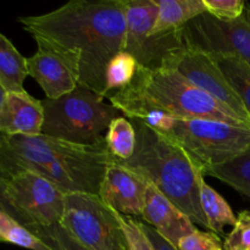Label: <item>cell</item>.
<instances>
[{
	"label": "cell",
	"mask_w": 250,
	"mask_h": 250,
	"mask_svg": "<svg viewBox=\"0 0 250 250\" xmlns=\"http://www.w3.org/2000/svg\"><path fill=\"white\" fill-rule=\"evenodd\" d=\"M17 21L34 39L80 54V84L106 98L105 70L125 49L126 0H72Z\"/></svg>",
	"instance_id": "1"
},
{
	"label": "cell",
	"mask_w": 250,
	"mask_h": 250,
	"mask_svg": "<svg viewBox=\"0 0 250 250\" xmlns=\"http://www.w3.org/2000/svg\"><path fill=\"white\" fill-rule=\"evenodd\" d=\"M115 159L105 137L83 146L45 134L4 136L0 142V177L31 171L67 194L99 195L105 172Z\"/></svg>",
	"instance_id": "2"
},
{
	"label": "cell",
	"mask_w": 250,
	"mask_h": 250,
	"mask_svg": "<svg viewBox=\"0 0 250 250\" xmlns=\"http://www.w3.org/2000/svg\"><path fill=\"white\" fill-rule=\"evenodd\" d=\"M129 121L136 129V149L128 160H117L153 183L195 225L208 229L199 198L203 171L170 137L138 119Z\"/></svg>",
	"instance_id": "3"
},
{
	"label": "cell",
	"mask_w": 250,
	"mask_h": 250,
	"mask_svg": "<svg viewBox=\"0 0 250 250\" xmlns=\"http://www.w3.org/2000/svg\"><path fill=\"white\" fill-rule=\"evenodd\" d=\"M107 98L122 114L129 109L149 107L166 112L176 120H210L249 127L241 117L195 87L175 68L148 70L139 66L132 84Z\"/></svg>",
	"instance_id": "4"
},
{
	"label": "cell",
	"mask_w": 250,
	"mask_h": 250,
	"mask_svg": "<svg viewBox=\"0 0 250 250\" xmlns=\"http://www.w3.org/2000/svg\"><path fill=\"white\" fill-rule=\"evenodd\" d=\"M44 124L42 134L76 144L89 146L102 138L103 131L120 111L102 95L78 84L58 99L42 100Z\"/></svg>",
	"instance_id": "5"
},
{
	"label": "cell",
	"mask_w": 250,
	"mask_h": 250,
	"mask_svg": "<svg viewBox=\"0 0 250 250\" xmlns=\"http://www.w3.org/2000/svg\"><path fill=\"white\" fill-rule=\"evenodd\" d=\"M66 197L67 193L31 171L0 177L2 210L32 233L61 224Z\"/></svg>",
	"instance_id": "6"
},
{
	"label": "cell",
	"mask_w": 250,
	"mask_h": 250,
	"mask_svg": "<svg viewBox=\"0 0 250 250\" xmlns=\"http://www.w3.org/2000/svg\"><path fill=\"white\" fill-rule=\"evenodd\" d=\"M166 136L175 141L198 167L208 171L233 160L250 148L249 127L210 120H176Z\"/></svg>",
	"instance_id": "7"
},
{
	"label": "cell",
	"mask_w": 250,
	"mask_h": 250,
	"mask_svg": "<svg viewBox=\"0 0 250 250\" xmlns=\"http://www.w3.org/2000/svg\"><path fill=\"white\" fill-rule=\"evenodd\" d=\"M156 0H126L125 49L141 67L171 68L176 56L186 48L185 28L149 36L158 19Z\"/></svg>",
	"instance_id": "8"
},
{
	"label": "cell",
	"mask_w": 250,
	"mask_h": 250,
	"mask_svg": "<svg viewBox=\"0 0 250 250\" xmlns=\"http://www.w3.org/2000/svg\"><path fill=\"white\" fill-rule=\"evenodd\" d=\"M60 225L88 250H128L114 211L99 195L67 194Z\"/></svg>",
	"instance_id": "9"
},
{
	"label": "cell",
	"mask_w": 250,
	"mask_h": 250,
	"mask_svg": "<svg viewBox=\"0 0 250 250\" xmlns=\"http://www.w3.org/2000/svg\"><path fill=\"white\" fill-rule=\"evenodd\" d=\"M186 45L212 56H231L250 66V5L233 21H222L209 12L199 15L185 27Z\"/></svg>",
	"instance_id": "10"
},
{
	"label": "cell",
	"mask_w": 250,
	"mask_h": 250,
	"mask_svg": "<svg viewBox=\"0 0 250 250\" xmlns=\"http://www.w3.org/2000/svg\"><path fill=\"white\" fill-rule=\"evenodd\" d=\"M171 68L177 70L195 87L211 95L250 127V114L243 100L227 81L214 56L187 45L176 56Z\"/></svg>",
	"instance_id": "11"
},
{
	"label": "cell",
	"mask_w": 250,
	"mask_h": 250,
	"mask_svg": "<svg viewBox=\"0 0 250 250\" xmlns=\"http://www.w3.org/2000/svg\"><path fill=\"white\" fill-rule=\"evenodd\" d=\"M36 53L27 58L28 76L43 89L48 99H58L80 84V54L65 50L42 39H34Z\"/></svg>",
	"instance_id": "12"
},
{
	"label": "cell",
	"mask_w": 250,
	"mask_h": 250,
	"mask_svg": "<svg viewBox=\"0 0 250 250\" xmlns=\"http://www.w3.org/2000/svg\"><path fill=\"white\" fill-rule=\"evenodd\" d=\"M148 180L122 165L117 159L107 167L99 198L111 209L126 216H142L146 205Z\"/></svg>",
	"instance_id": "13"
},
{
	"label": "cell",
	"mask_w": 250,
	"mask_h": 250,
	"mask_svg": "<svg viewBox=\"0 0 250 250\" xmlns=\"http://www.w3.org/2000/svg\"><path fill=\"white\" fill-rule=\"evenodd\" d=\"M142 219L175 248L181 239L198 229L192 219L149 181Z\"/></svg>",
	"instance_id": "14"
},
{
	"label": "cell",
	"mask_w": 250,
	"mask_h": 250,
	"mask_svg": "<svg viewBox=\"0 0 250 250\" xmlns=\"http://www.w3.org/2000/svg\"><path fill=\"white\" fill-rule=\"evenodd\" d=\"M44 124L42 100L23 92L5 94L0 107V133L4 136H39Z\"/></svg>",
	"instance_id": "15"
},
{
	"label": "cell",
	"mask_w": 250,
	"mask_h": 250,
	"mask_svg": "<svg viewBox=\"0 0 250 250\" xmlns=\"http://www.w3.org/2000/svg\"><path fill=\"white\" fill-rule=\"evenodd\" d=\"M156 4L158 19L149 36L181 31L193 19L207 12L203 0H156Z\"/></svg>",
	"instance_id": "16"
},
{
	"label": "cell",
	"mask_w": 250,
	"mask_h": 250,
	"mask_svg": "<svg viewBox=\"0 0 250 250\" xmlns=\"http://www.w3.org/2000/svg\"><path fill=\"white\" fill-rule=\"evenodd\" d=\"M27 76V58L15 48L7 37L0 33V87L6 93L23 92Z\"/></svg>",
	"instance_id": "17"
},
{
	"label": "cell",
	"mask_w": 250,
	"mask_h": 250,
	"mask_svg": "<svg viewBox=\"0 0 250 250\" xmlns=\"http://www.w3.org/2000/svg\"><path fill=\"white\" fill-rule=\"evenodd\" d=\"M199 198L209 231L222 233L225 226L236 225L237 217L233 210L214 188L205 182L204 176L199 181Z\"/></svg>",
	"instance_id": "18"
},
{
	"label": "cell",
	"mask_w": 250,
	"mask_h": 250,
	"mask_svg": "<svg viewBox=\"0 0 250 250\" xmlns=\"http://www.w3.org/2000/svg\"><path fill=\"white\" fill-rule=\"evenodd\" d=\"M139 63L131 54L127 53L126 50L117 53L109 61L105 70L106 98L112 93L119 92L131 85L136 78Z\"/></svg>",
	"instance_id": "19"
},
{
	"label": "cell",
	"mask_w": 250,
	"mask_h": 250,
	"mask_svg": "<svg viewBox=\"0 0 250 250\" xmlns=\"http://www.w3.org/2000/svg\"><path fill=\"white\" fill-rule=\"evenodd\" d=\"M221 182L236 189L241 194L250 195V148L229 163L208 171Z\"/></svg>",
	"instance_id": "20"
},
{
	"label": "cell",
	"mask_w": 250,
	"mask_h": 250,
	"mask_svg": "<svg viewBox=\"0 0 250 250\" xmlns=\"http://www.w3.org/2000/svg\"><path fill=\"white\" fill-rule=\"evenodd\" d=\"M104 137L110 153L116 159L126 161L133 155L137 143L136 129L127 117L119 116L112 120Z\"/></svg>",
	"instance_id": "21"
},
{
	"label": "cell",
	"mask_w": 250,
	"mask_h": 250,
	"mask_svg": "<svg viewBox=\"0 0 250 250\" xmlns=\"http://www.w3.org/2000/svg\"><path fill=\"white\" fill-rule=\"evenodd\" d=\"M220 68L226 76L250 114V66L231 56H214Z\"/></svg>",
	"instance_id": "22"
},
{
	"label": "cell",
	"mask_w": 250,
	"mask_h": 250,
	"mask_svg": "<svg viewBox=\"0 0 250 250\" xmlns=\"http://www.w3.org/2000/svg\"><path fill=\"white\" fill-rule=\"evenodd\" d=\"M0 242H7L31 250H51L38 237L20 225L4 210L0 211Z\"/></svg>",
	"instance_id": "23"
},
{
	"label": "cell",
	"mask_w": 250,
	"mask_h": 250,
	"mask_svg": "<svg viewBox=\"0 0 250 250\" xmlns=\"http://www.w3.org/2000/svg\"><path fill=\"white\" fill-rule=\"evenodd\" d=\"M122 231H124L125 237H126L127 248L128 250H156L154 244L151 243L150 239L146 234L143 229V224L132 216H126L116 210L112 209Z\"/></svg>",
	"instance_id": "24"
},
{
	"label": "cell",
	"mask_w": 250,
	"mask_h": 250,
	"mask_svg": "<svg viewBox=\"0 0 250 250\" xmlns=\"http://www.w3.org/2000/svg\"><path fill=\"white\" fill-rule=\"evenodd\" d=\"M33 234L51 250H88L61 225H56L50 229H39Z\"/></svg>",
	"instance_id": "25"
},
{
	"label": "cell",
	"mask_w": 250,
	"mask_h": 250,
	"mask_svg": "<svg viewBox=\"0 0 250 250\" xmlns=\"http://www.w3.org/2000/svg\"><path fill=\"white\" fill-rule=\"evenodd\" d=\"M225 250H250V210L238 214L231 233L224 242Z\"/></svg>",
	"instance_id": "26"
},
{
	"label": "cell",
	"mask_w": 250,
	"mask_h": 250,
	"mask_svg": "<svg viewBox=\"0 0 250 250\" xmlns=\"http://www.w3.org/2000/svg\"><path fill=\"white\" fill-rule=\"evenodd\" d=\"M207 11L222 21H233L243 15L244 0H203Z\"/></svg>",
	"instance_id": "27"
},
{
	"label": "cell",
	"mask_w": 250,
	"mask_h": 250,
	"mask_svg": "<svg viewBox=\"0 0 250 250\" xmlns=\"http://www.w3.org/2000/svg\"><path fill=\"white\" fill-rule=\"evenodd\" d=\"M178 250H224V243L216 233L197 229L189 236L181 239Z\"/></svg>",
	"instance_id": "28"
},
{
	"label": "cell",
	"mask_w": 250,
	"mask_h": 250,
	"mask_svg": "<svg viewBox=\"0 0 250 250\" xmlns=\"http://www.w3.org/2000/svg\"><path fill=\"white\" fill-rule=\"evenodd\" d=\"M143 229H144V232H146V234L148 236V238L150 239L151 243L154 244V247H155L156 250H178L173 246H171L167 241H165V239H164L163 237H161L160 234L153 229V227L149 226V225L143 224Z\"/></svg>",
	"instance_id": "29"
},
{
	"label": "cell",
	"mask_w": 250,
	"mask_h": 250,
	"mask_svg": "<svg viewBox=\"0 0 250 250\" xmlns=\"http://www.w3.org/2000/svg\"><path fill=\"white\" fill-rule=\"evenodd\" d=\"M5 94H6V92H5V90L2 89L1 87H0V107H1V104H2V102H4Z\"/></svg>",
	"instance_id": "30"
},
{
	"label": "cell",
	"mask_w": 250,
	"mask_h": 250,
	"mask_svg": "<svg viewBox=\"0 0 250 250\" xmlns=\"http://www.w3.org/2000/svg\"><path fill=\"white\" fill-rule=\"evenodd\" d=\"M2 137H4V134H1V133H0V142H1V139H2Z\"/></svg>",
	"instance_id": "31"
},
{
	"label": "cell",
	"mask_w": 250,
	"mask_h": 250,
	"mask_svg": "<svg viewBox=\"0 0 250 250\" xmlns=\"http://www.w3.org/2000/svg\"><path fill=\"white\" fill-rule=\"evenodd\" d=\"M0 210H2V208H1V204H0Z\"/></svg>",
	"instance_id": "32"
},
{
	"label": "cell",
	"mask_w": 250,
	"mask_h": 250,
	"mask_svg": "<svg viewBox=\"0 0 250 250\" xmlns=\"http://www.w3.org/2000/svg\"><path fill=\"white\" fill-rule=\"evenodd\" d=\"M249 198H250V195H249Z\"/></svg>",
	"instance_id": "33"
}]
</instances>
